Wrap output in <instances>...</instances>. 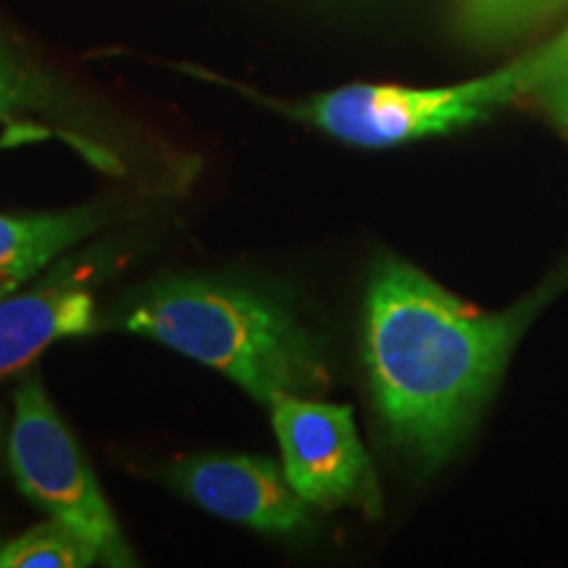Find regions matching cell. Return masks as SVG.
<instances>
[{"label": "cell", "instance_id": "52a82bcc", "mask_svg": "<svg viewBox=\"0 0 568 568\" xmlns=\"http://www.w3.org/2000/svg\"><path fill=\"white\" fill-rule=\"evenodd\" d=\"M95 329V301L80 282L55 276L0 301V382L19 374L53 343Z\"/></svg>", "mask_w": 568, "mask_h": 568}, {"label": "cell", "instance_id": "9c48e42d", "mask_svg": "<svg viewBox=\"0 0 568 568\" xmlns=\"http://www.w3.org/2000/svg\"><path fill=\"white\" fill-rule=\"evenodd\" d=\"M92 564H101L95 545L59 518L34 524L9 542H0V568H84Z\"/></svg>", "mask_w": 568, "mask_h": 568}, {"label": "cell", "instance_id": "4fadbf2b", "mask_svg": "<svg viewBox=\"0 0 568 568\" xmlns=\"http://www.w3.org/2000/svg\"><path fill=\"white\" fill-rule=\"evenodd\" d=\"M568 6V0H516L514 13L508 21V38H514L521 30L539 24V21L552 19Z\"/></svg>", "mask_w": 568, "mask_h": 568}, {"label": "cell", "instance_id": "5b68a950", "mask_svg": "<svg viewBox=\"0 0 568 568\" xmlns=\"http://www.w3.org/2000/svg\"><path fill=\"white\" fill-rule=\"evenodd\" d=\"M268 410L284 474L308 506L382 514L379 481L351 406L308 395H276Z\"/></svg>", "mask_w": 568, "mask_h": 568}, {"label": "cell", "instance_id": "7a4b0ae2", "mask_svg": "<svg viewBox=\"0 0 568 568\" xmlns=\"http://www.w3.org/2000/svg\"><path fill=\"white\" fill-rule=\"evenodd\" d=\"M116 329L230 376L266 408L276 395H324L332 382L318 339L284 305L237 284H155L126 303Z\"/></svg>", "mask_w": 568, "mask_h": 568}, {"label": "cell", "instance_id": "6da1fadb", "mask_svg": "<svg viewBox=\"0 0 568 568\" xmlns=\"http://www.w3.org/2000/svg\"><path fill=\"white\" fill-rule=\"evenodd\" d=\"M558 282L506 311H481L400 258L374 268L366 293L364 361L387 435L437 466L450 456L506 372Z\"/></svg>", "mask_w": 568, "mask_h": 568}, {"label": "cell", "instance_id": "8992f818", "mask_svg": "<svg viewBox=\"0 0 568 568\" xmlns=\"http://www.w3.org/2000/svg\"><path fill=\"white\" fill-rule=\"evenodd\" d=\"M166 479L209 514L266 531L295 535L308 527V503L272 458L197 453L169 468Z\"/></svg>", "mask_w": 568, "mask_h": 568}, {"label": "cell", "instance_id": "ba28073f", "mask_svg": "<svg viewBox=\"0 0 568 568\" xmlns=\"http://www.w3.org/2000/svg\"><path fill=\"white\" fill-rule=\"evenodd\" d=\"M101 224L98 209L0 216V301L17 293L63 251L90 237Z\"/></svg>", "mask_w": 568, "mask_h": 568}, {"label": "cell", "instance_id": "277c9868", "mask_svg": "<svg viewBox=\"0 0 568 568\" xmlns=\"http://www.w3.org/2000/svg\"><path fill=\"white\" fill-rule=\"evenodd\" d=\"M6 456L21 493L48 516L88 537L103 566L138 564L82 447L48 400L38 374H27L13 393Z\"/></svg>", "mask_w": 568, "mask_h": 568}, {"label": "cell", "instance_id": "5bb4252c", "mask_svg": "<svg viewBox=\"0 0 568 568\" xmlns=\"http://www.w3.org/2000/svg\"><path fill=\"white\" fill-rule=\"evenodd\" d=\"M566 134H568V130H566Z\"/></svg>", "mask_w": 568, "mask_h": 568}, {"label": "cell", "instance_id": "30bf717a", "mask_svg": "<svg viewBox=\"0 0 568 568\" xmlns=\"http://www.w3.org/2000/svg\"><path fill=\"white\" fill-rule=\"evenodd\" d=\"M521 61V98H531L539 109L568 130V24L556 38L518 55Z\"/></svg>", "mask_w": 568, "mask_h": 568}, {"label": "cell", "instance_id": "7c38bea8", "mask_svg": "<svg viewBox=\"0 0 568 568\" xmlns=\"http://www.w3.org/2000/svg\"><path fill=\"white\" fill-rule=\"evenodd\" d=\"M514 6L516 0H458L456 24L471 40H503Z\"/></svg>", "mask_w": 568, "mask_h": 568}, {"label": "cell", "instance_id": "8fae6325", "mask_svg": "<svg viewBox=\"0 0 568 568\" xmlns=\"http://www.w3.org/2000/svg\"><path fill=\"white\" fill-rule=\"evenodd\" d=\"M48 92L38 77L17 59V53L0 38V119H11L24 109H40Z\"/></svg>", "mask_w": 568, "mask_h": 568}, {"label": "cell", "instance_id": "3957f363", "mask_svg": "<svg viewBox=\"0 0 568 568\" xmlns=\"http://www.w3.org/2000/svg\"><path fill=\"white\" fill-rule=\"evenodd\" d=\"M521 61L445 88L345 84L305 103L282 105L290 119L358 148H393L450 134L493 116L521 98Z\"/></svg>", "mask_w": 568, "mask_h": 568}]
</instances>
